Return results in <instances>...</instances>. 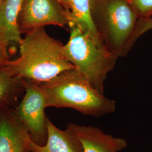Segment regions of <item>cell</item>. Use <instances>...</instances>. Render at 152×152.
Returning <instances> with one entry per match:
<instances>
[{
  "label": "cell",
  "instance_id": "obj_7",
  "mask_svg": "<svg viewBox=\"0 0 152 152\" xmlns=\"http://www.w3.org/2000/svg\"><path fill=\"white\" fill-rule=\"evenodd\" d=\"M31 139L27 127L14 108L0 109V152H31Z\"/></svg>",
  "mask_w": 152,
  "mask_h": 152
},
{
  "label": "cell",
  "instance_id": "obj_14",
  "mask_svg": "<svg viewBox=\"0 0 152 152\" xmlns=\"http://www.w3.org/2000/svg\"><path fill=\"white\" fill-rule=\"evenodd\" d=\"M152 29V18H149L147 19H139L136 30L133 37V42L135 44L136 40L141 35L144 34L149 30Z\"/></svg>",
  "mask_w": 152,
  "mask_h": 152
},
{
  "label": "cell",
  "instance_id": "obj_5",
  "mask_svg": "<svg viewBox=\"0 0 152 152\" xmlns=\"http://www.w3.org/2000/svg\"><path fill=\"white\" fill-rule=\"evenodd\" d=\"M24 82L25 92L14 111L27 127L31 141L39 146H44L48 140V130L44 93L38 83L27 80Z\"/></svg>",
  "mask_w": 152,
  "mask_h": 152
},
{
  "label": "cell",
  "instance_id": "obj_16",
  "mask_svg": "<svg viewBox=\"0 0 152 152\" xmlns=\"http://www.w3.org/2000/svg\"><path fill=\"white\" fill-rule=\"evenodd\" d=\"M8 61L7 51L5 50H0V66L6 64Z\"/></svg>",
  "mask_w": 152,
  "mask_h": 152
},
{
  "label": "cell",
  "instance_id": "obj_11",
  "mask_svg": "<svg viewBox=\"0 0 152 152\" xmlns=\"http://www.w3.org/2000/svg\"><path fill=\"white\" fill-rule=\"evenodd\" d=\"M69 26H77L92 38L100 48L105 49L103 42L92 20L90 0H69Z\"/></svg>",
  "mask_w": 152,
  "mask_h": 152
},
{
  "label": "cell",
  "instance_id": "obj_3",
  "mask_svg": "<svg viewBox=\"0 0 152 152\" xmlns=\"http://www.w3.org/2000/svg\"><path fill=\"white\" fill-rule=\"evenodd\" d=\"M92 20L105 49L117 58L132 47L139 18L130 0H90Z\"/></svg>",
  "mask_w": 152,
  "mask_h": 152
},
{
  "label": "cell",
  "instance_id": "obj_18",
  "mask_svg": "<svg viewBox=\"0 0 152 152\" xmlns=\"http://www.w3.org/2000/svg\"><path fill=\"white\" fill-rule=\"evenodd\" d=\"M2 1H3V0H0V4H1V3L2 2Z\"/></svg>",
  "mask_w": 152,
  "mask_h": 152
},
{
  "label": "cell",
  "instance_id": "obj_19",
  "mask_svg": "<svg viewBox=\"0 0 152 152\" xmlns=\"http://www.w3.org/2000/svg\"></svg>",
  "mask_w": 152,
  "mask_h": 152
},
{
  "label": "cell",
  "instance_id": "obj_13",
  "mask_svg": "<svg viewBox=\"0 0 152 152\" xmlns=\"http://www.w3.org/2000/svg\"><path fill=\"white\" fill-rule=\"evenodd\" d=\"M139 19L151 18L152 0H130Z\"/></svg>",
  "mask_w": 152,
  "mask_h": 152
},
{
  "label": "cell",
  "instance_id": "obj_15",
  "mask_svg": "<svg viewBox=\"0 0 152 152\" xmlns=\"http://www.w3.org/2000/svg\"><path fill=\"white\" fill-rule=\"evenodd\" d=\"M10 42L6 38L5 34L0 29V50H6L8 45Z\"/></svg>",
  "mask_w": 152,
  "mask_h": 152
},
{
  "label": "cell",
  "instance_id": "obj_9",
  "mask_svg": "<svg viewBox=\"0 0 152 152\" xmlns=\"http://www.w3.org/2000/svg\"><path fill=\"white\" fill-rule=\"evenodd\" d=\"M48 137L44 146H39L31 141V152H83L81 142L66 128L61 130L47 118Z\"/></svg>",
  "mask_w": 152,
  "mask_h": 152
},
{
  "label": "cell",
  "instance_id": "obj_2",
  "mask_svg": "<svg viewBox=\"0 0 152 152\" xmlns=\"http://www.w3.org/2000/svg\"><path fill=\"white\" fill-rule=\"evenodd\" d=\"M38 84L44 93L46 108L73 109L94 117L115 111V101L95 89L76 68L63 72L48 81Z\"/></svg>",
  "mask_w": 152,
  "mask_h": 152
},
{
  "label": "cell",
  "instance_id": "obj_8",
  "mask_svg": "<svg viewBox=\"0 0 152 152\" xmlns=\"http://www.w3.org/2000/svg\"><path fill=\"white\" fill-rule=\"evenodd\" d=\"M66 128L81 142L83 152H118L127 147L124 138L104 133L92 126H80L68 124Z\"/></svg>",
  "mask_w": 152,
  "mask_h": 152
},
{
  "label": "cell",
  "instance_id": "obj_17",
  "mask_svg": "<svg viewBox=\"0 0 152 152\" xmlns=\"http://www.w3.org/2000/svg\"><path fill=\"white\" fill-rule=\"evenodd\" d=\"M60 3L65 7V9L69 13V0H59Z\"/></svg>",
  "mask_w": 152,
  "mask_h": 152
},
{
  "label": "cell",
  "instance_id": "obj_6",
  "mask_svg": "<svg viewBox=\"0 0 152 152\" xmlns=\"http://www.w3.org/2000/svg\"><path fill=\"white\" fill-rule=\"evenodd\" d=\"M18 24L27 31L50 25L69 27V13L59 0H23Z\"/></svg>",
  "mask_w": 152,
  "mask_h": 152
},
{
  "label": "cell",
  "instance_id": "obj_10",
  "mask_svg": "<svg viewBox=\"0 0 152 152\" xmlns=\"http://www.w3.org/2000/svg\"><path fill=\"white\" fill-rule=\"evenodd\" d=\"M25 92L24 80L5 64L0 66V109L15 107Z\"/></svg>",
  "mask_w": 152,
  "mask_h": 152
},
{
  "label": "cell",
  "instance_id": "obj_12",
  "mask_svg": "<svg viewBox=\"0 0 152 152\" xmlns=\"http://www.w3.org/2000/svg\"><path fill=\"white\" fill-rule=\"evenodd\" d=\"M23 0H3L0 4V29L8 41L19 45L22 41L18 19Z\"/></svg>",
  "mask_w": 152,
  "mask_h": 152
},
{
  "label": "cell",
  "instance_id": "obj_1",
  "mask_svg": "<svg viewBox=\"0 0 152 152\" xmlns=\"http://www.w3.org/2000/svg\"><path fill=\"white\" fill-rule=\"evenodd\" d=\"M19 46V58L6 65L23 80L40 83L75 68L64 56V45L50 37L44 27L27 31Z\"/></svg>",
  "mask_w": 152,
  "mask_h": 152
},
{
  "label": "cell",
  "instance_id": "obj_4",
  "mask_svg": "<svg viewBox=\"0 0 152 152\" xmlns=\"http://www.w3.org/2000/svg\"><path fill=\"white\" fill-rule=\"evenodd\" d=\"M69 28V39L63 46L65 58L87 78L93 87L104 94V82L118 58L100 48L77 26L71 25Z\"/></svg>",
  "mask_w": 152,
  "mask_h": 152
}]
</instances>
